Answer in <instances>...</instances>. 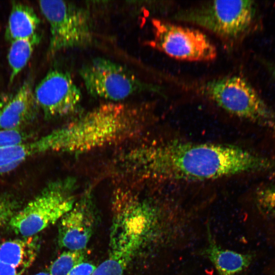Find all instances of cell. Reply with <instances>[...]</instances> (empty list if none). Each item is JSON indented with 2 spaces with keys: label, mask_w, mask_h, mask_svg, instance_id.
Returning <instances> with one entry per match:
<instances>
[{
  "label": "cell",
  "mask_w": 275,
  "mask_h": 275,
  "mask_svg": "<svg viewBox=\"0 0 275 275\" xmlns=\"http://www.w3.org/2000/svg\"><path fill=\"white\" fill-rule=\"evenodd\" d=\"M118 164L127 175L162 182L208 181L275 170V160L240 146L176 140L131 148Z\"/></svg>",
  "instance_id": "obj_1"
},
{
  "label": "cell",
  "mask_w": 275,
  "mask_h": 275,
  "mask_svg": "<svg viewBox=\"0 0 275 275\" xmlns=\"http://www.w3.org/2000/svg\"><path fill=\"white\" fill-rule=\"evenodd\" d=\"M147 104H102L45 135L49 153L81 154L132 139L151 122Z\"/></svg>",
  "instance_id": "obj_2"
},
{
  "label": "cell",
  "mask_w": 275,
  "mask_h": 275,
  "mask_svg": "<svg viewBox=\"0 0 275 275\" xmlns=\"http://www.w3.org/2000/svg\"><path fill=\"white\" fill-rule=\"evenodd\" d=\"M113 225L106 259L92 275H123L148 234L155 216L150 203L126 189L112 198Z\"/></svg>",
  "instance_id": "obj_3"
},
{
  "label": "cell",
  "mask_w": 275,
  "mask_h": 275,
  "mask_svg": "<svg viewBox=\"0 0 275 275\" xmlns=\"http://www.w3.org/2000/svg\"><path fill=\"white\" fill-rule=\"evenodd\" d=\"M198 92L227 113L275 131V112L243 77L214 79L198 85Z\"/></svg>",
  "instance_id": "obj_4"
},
{
  "label": "cell",
  "mask_w": 275,
  "mask_h": 275,
  "mask_svg": "<svg viewBox=\"0 0 275 275\" xmlns=\"http://www.w3.org/2000/svg\"><path fill=\"white\" fill-rule=\"evenodd\" d=\"M73 179L49 183L34 199L20 208L8 223L22 237L35 236L53 225L68 212L76 202Z\"/></svg>",
  "instance_id": "obj_5"
},
{
  "label": "cell",
  "mask_w": 275,
  "mask_h": 275,
  "mask_svg": "<svg viewBox=\"0 0 275 275\" xmlns=\"http://www.w3.org/2000/svg\"><path fill=\"white\" fill-rule=\"evenodd\" d=\"M253 1H213L181 10L174 19L195 24L225 40L237 39L252 24L256 15Z\"/></svg>",
  "instance_id": "obj_6"
},
{
  "label": "cell",
  "mask_w": 275,
  "mask_h": 275,
  "mask_svg": "<svg viewBox=\"0 0 275 275\" xmlns=\"http://www.w3.org/2000/svg\"><path fill=\"white\" fill-rule=\"evenodd\" d=\"M79 74L93 97L118 102L134 94L161 93L162 88L142 81L131 71L110 60L96 58L84 65Z\"/></svg>",
  "instance_id": "obj_7"
},
{
  "label": "cell",
  "mask_w": 275,
  "mask_h": 275,
  "mask_svg": "<svg viewBox=\"0 0 275 275\" xmlns=\"http://www.w3.org/2000/svg\"><path fill=\"white\" fill-rule=\"evenodd\" d=\"M39 6L49 24V54L91 43L93 29L86 9L64 1H40Z\"/></svg>",
  "instance_id": "obj_8"
},
{
  "label": "cell",
  "mask_w": 275,
  "mask_h": 275,
  "mask_svg": "<svg viewBox=\"0 0 275 275\" xmlns=\"http://www.w3.org/2000/svg\"><path fill=\"white\" fill-rule=\"evenodd\" d=\"M152 24L153 38L149 45L168 56L189 61L216 58L215 46L200 31L158 19L153 20Z\"/></svg>",
  "instance_id": "obj_9"
},
{
  "label": "cell",
  "mask_w": 275,
  "mask_h": 275,
  "mask_svg": "<svg viewBox=\"0 0 275 275\" xmlns=\"http://www.w3.org/2000/svg\"><path fill=\"white\" fill-rule=\"evenodd\" d=\"M34 95L46 118L73 113L79 108L82 99L81 91L70 74L58 69L46 74L35 88Z\"/></svg>",
  "instance_id": "obj_10"
},
{
  "label": "cell",
  "mask_w": 275,
  "mask_h": 275,
  "mask_svg": "<svg viewBox=\"0 0 275 275\" xmlns=\"http://www.w3.org/2000/svg\"><path fill=\"white\" fill-rule=\"evenodd\" d=\"M95 219L91 195L86 193L59 221V245L68 250H84L92 235Z\"/></svg>",
  "instance_id": "obj_11"
},
{
  "label": "cell",
  "mask_w": 275,
  "mask_h": 275,
  "mask_svg": "<svg viewBox=\"0 0 275 275\" xmlns=\"http://www.w3.org/2000/svg\"><path fill=\"white\" fill-rule=\"evenodd\" d=\"M32 82L25 81L0 111V128L20 130L35 118L38 109Z\"/></svg>",
  "instance_id": "obj_12"
},
{
  "label": "cell",
  "mask_w": 275,
  "mask_h": 275,
  "mask_svg": "<svg viewBox=\"0 0 275 275\" xmlns=\"http://www.w3.org/2000/svg\"><path fill=\"white\" fill-rule=\"evenodd\" d=\"M39 247L36 235L5 240L0 243V261L25 271L36 259Z\"/></svg>",
  "instance_id": "obj_13"
},
{
  "label": "cell",
  "mask_w": 275,
  "mask_h": 275,
  "mask_svg": "<svg viewBox=\"0 0 275 275\" xmlns=\"http://www.w3.org/2000/svg\"><path fill=\"white\" fill-rule=\"evenodd\" d=\"M208 237L204 254L215 267L217 275H236L251 264L252 255L221 248L213 239L209 231Z\"/></svg>",
  "instance_id": "obj_14"
},
{
  "label": "cell",
  "mask_w": 275,
  "mask_h": 275,
  "mask_svg": "<svg viewBox=\"0 0 275 275\" xmlns=\"http://www.w3.org/2000/svg\"><path fill=\"white\" fill-rule=\"evenodd\" d=\"M40 19L31 6L20 2H12L5 31V37L12 41L30 38L37 34Z\"/></svg>",
  "instance_id": "obj_15"
},
{
  "label": "cell",
  "mask_w": 275,
  "mask_h": 275,
  "mask_svg": "<svg viewBox=\"0 0 275 275\" xmlns=\"http://www.w3.org/2000/svg\"><path fill=\"white\" fill-rule=\"evenodd\" d=\"M44 153H47V149L43 136L31 142L0 148V174L14 170L31 157Z\"/></svg>",
  "instance_id": "obj_16"
},
{
  "label": "cell",
  "mask_w": 275,
  "mask_h": 275,
  "mask_svg": "<svg viewBox=\"0 0 275 275\" xmlns=\"http://www.w3.org/2000/svg\"><path fill=\"white\" fill-rule=\"evenodd\" d=\"M40 39V36L37 33L31 37L16 39L11 42L7 57L11 71L10 83L13 82L26 65Z\"/></svg>",
  "instance_id": "obj_17"
},
{
  "label": "cell",
  "mask_w": 275,
  "mask_h": 275,
  "mask_svg": "<svg viewBox=\"0 0 275 275\" xmlns=\"http://www.w3.org/2000/svg\"><path fill=\"white\" fill-rule=\"evenodd\" d=\"M84 250H67L63 252L50 265V275H67L75 266L84 262Z\"/></svg>",
  "instance_id": "obj_18"
},
{
  "label": "cell",
  "mask_w": 275,
  "mask_h": 275,
  "mask_svg": "<svg viewBox=\"0 0 275 275\" xmlns=\"http://www.w3.org/2000/svg\"><path fill=\"white\" fill-rule=\"evenodd\" d=\"M255 202L262 214L268 217L275 216V184L258 189L255 194Z\"/></svg>",
  "instance_id": "obj_19"
},
{
  "label": "cell",
  "mask_w": 275,
  "mask_h": 275,
  "mask_svg": "<svg viewBox=\"0 0 275 275\" xmlns=\"http://www.w3.org/2000/svg\"><path fill=\"white\" fill-rule=\"evenodd\" d=\"M20 201L12 194L0 193V228L8 224L11 217L21 208Z\"/></svg>",
  "instance_id": "obj_20"
},
{
  "label": "cell",
  "mask_w": 275,
  "mask_h": 275,
  "mask_svg": "<svg viewBox=\"0 0 275 275\" xmlns=\"http://www.w3.org/2000/svg\"><path fill=\"white\" fill-rule=\"evenodd\" d=\"M28 135L20 130H0V148L27 142Z\"/></svg>",
  "instance_id": "obj_21"
},
{
  "label": "cell",
  "mask_w": 275,
  "mask_h": 275,
  "mask_svg": "<svg viewBox=\"0 0 275 275\" xmlns=\"http://www.w3.org/2000/svg\"><path fill=\"white\" fill-rule=\"evenodd\" d=\"M97 266L87 262H82L75 266L67 275H92Z\"/></svg>",
  "instance_id": "obj_22"
},
{
  "label": "cell",
  "mask_w": 275,
  "mask_h": 275,
  "mask_svg": "<svg viewBox=\"0 0 275 275\" xmlns=\"http://www.w3.org/2000/svg\"><path fill=\"white\" fill-rule=\"evenodd\" d=\"M24 271L0 261V275H22Z\"/></svg>",
  "instance_id": "obj_23"
},
{
  "label": "cell",
  "mask_w": 275,
  "mask_h": 275,
  "mask_svg": "<svg viewBox=\"0 0 275 275\" xmlns=\"http://www.w3.org/2000/svg\"><path fill=\"white\" fill-rule=\"evenodd\" d=\"M271 73L273 77V79L275 80V65L273 66L271 68Z\"/></svg>",
  "instance_id": "obj_24"
},
{
  "label": "cell",
  "mask_w": 275,
  "mask_h": 275,
  "mask_svg": "<svg viewBox=\"0 0 275 275\" xmlns=\"http://www.w3.org/2000/svg\"><path fill=\"white\" fill-rule=\"evenodd\" d=\"M34 275H50V274L49 273V272H40Z\"/></svg>",
  "instance_id": "obj_25"
},
{
  "label": "cell",
  "mask_w": 275,
  "mask_h": 275,
  "mask_svg": "<svg viewBox=\"0 0 275 275\" xmlns=\"http://www.w3.org/2000/svg\"><path fill=\"white\" fill-rule=\"evenodd\" d=\"M3 104H4V103L0 98V109H1L4 106Z\"/></svg>",
  "instance_id": "obj_26"
}]
</instances>
